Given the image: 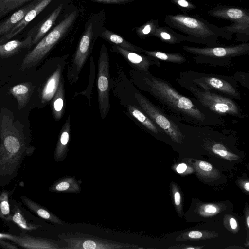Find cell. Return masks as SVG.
<instances>
[{"mask_svg":"<svg viewBox=\"0 0 249 249\" xmlns=\"http://www.w3.org/2000/svg\"><path fill=\"white\" fill-rule=\"evenodd\" d=\"M130 80L141 90L146 92L174 113L195 123H202L205 115L191 100L178 92L167 81L155 77L149 71L130 69Z\"/></svg>","mask_w":249,"mask_h":249,"instance_id":"1","label":"cell"},{"mask_svg":"<svg viewBox=\"0 0 249 249\" xmlns=\"http://www.w3.org/2000/svg\"><path fill=\"white\" fill-rule=\"evenodd\" d=\"M164 21L171 28L185 34L188 42L214 46L219 45V37L227 40L232 38V35L222 27L213 25L197 15H167Z\"/></svg>","mask_w":249,"mask_h":249,"instance_id":"2","label":"cell"},{"mask_svg":"<svg viewBox=\"0 0 249 249\" xmlns=\"http://www.w3.org/2000/svg\"><path fill=\"white\" fill-rule=\"evenodd\" d=\"M79 15V9L75 5L69 4L63 11L58 23L26 54L20 69L23 70L39 63L68 34Z\"/></svg>","mask_w":249,"mask_h":249,"instance_id":"3","label":"cell"},{"mask_svg":"<svg viewBox=\"0 0 249 249\" xmlns=\"http://www.w3.org/2000/svg\"><path fill=\"white\" fill-rule=\"evenodd\" d=\"M182 49L194 56L193 58L196 64L229 68L233 66L232 58L249 53V43L244 42L232 46L205 47L184 45Z\"/></svg>","mask_w":249,"mask_h":249,"instance_id":"4","label":"cell"},{"mask_svg":"<svg viewBox=\"0 0 249 249\" xmlns=\"http://www.w3.org/2000/svg\"><path fill=\"white\" fill-rule=\"evenodd\" d=\"M178 78L204 91L219 92L232 99L241 97L237 82L232 76L191 71L180 72Z\"/></svg>","mask_w":249,"mask_h":249,"instance_id":"5","label":"cell"},{"mask_svg":"<svg viewBox=\"0 0 249 249\" xmlns=\"http://www.w3.org/2000/svg\"><path fill=\"white\" fill-rule=\"evenodd\" d=\"M1 143L0 147V166L4 171L16 165L24 151V139L15 127L13 119L2 115L0 121Z\"/></svg>","mask_w":249,"mask_h":249,"instance_id":"6","label":"cell"},{"mask_svg":"<svg viewBox=\"0 0 249 249\" xmlns=\"http://www.w3.org/2000/svg\"><path fill=\"white\" fill-rule=\"evenodd\" d=\"M176 81L210 110L218 114L231 115L239 118L243 117L240 107L232 99L215 92L201 90L179 78H177Z\"/></svg>","mask_w":249,"mask_h":249,"instance_id":"7","label":"cell"},{"mask_svg":"<svg viewBox=\"0 0 249 249\" xmlns=\"http://www.w3.org/2000/svg\"><path fill=\"white\" fill-rule=\"evenodd\" d=\"M58 237L65 244L63 249H133L137 245L79 232L59 233Z\"/></svg>","mask_w":249,"mask_h":249,"instance_id":"8","label":"cell"},{"mask_svg":"<svg viewBox=\"0 0 249 249\" xmlns=\"http://www.w3.org/2000/svg\"><path fill=\"white\" fill-rule=\"evenodd\" d=\"M97 89L99 109L101 118L104 120L108 115L110 108L111 90L109 57L107 48L104 43L101 46L98 60Z\"/></svg>","mask_w":249,"mask_h":249,"instance_id":"9","label":"cell"},{"mask_svg":"<svg viewBox=\"0 0 249 249\" xmlns=\"http://www.w3.org/2000/svg\"><path fill=\"white\" fill-rule=\"evenodd\" d=\"M134 96L139 107L160 130L175 142H182L183 135L175 122L138 90Z\"/></svg>","mask_w":249,"mask_h":249,"instance_id":"10","label":"cell"},{"mask_svg":"<svg viewBox=\"0 0 249 249\" xmlns=\"http://www.w3.org/2000/svg\"><path fill=\"white\" fill-rule=\"evenodd\" d=\"M112 51L120 54L132 69L136 70L147 72L149 71L150 66L160 67V61L155 58L128 51L116 45H112Z\"/></svg>","mask_w":249,"mask_h":249,"instance_id":"11","label":"cell"},{"mask_svg":"<svg viewBox=\"0 0 249 249\" xmlns=\"http://www.w3.org/2000/svg\"><path fill=\"white\" fill-rule=\"evenodd\" d=\"M110 86L114 96L119 99L120 103L126 107L129 105L138 106L135 97L130 95L125 91V90L132 89L135 88L130 80L127 78L123 71L119 70L115 77L111 78Z\"/></svg>","mask_w":249,"mask_h":249,"instance_id":"12","label":"cell"},{"mask_svg":"<svg viewBox=\"0 0 249 249\" xmlns=\"http://www.w3.org/2000/svg\"><path fill=\"white\" fill-rule=\"evenodd\" d=\"M55 0H35L33 6L26 13L23 18L0 39V44H3L23 31L26 26L49 5Z\"/></svg>","mask_w":249,"mask_h":249,"instance_id":"13","label":"cell"},{"mask_svg":"<svg viewBox=\"0 0 249 249\" xmlns=\"http://www.w3.org/2000/svg\"><path fill=\"white\" fill-rule=\"evenodd\" d=\"M207 13L212 17L229 20L233 23L249 24V12L243 8L218 5L208 11Z\"/></svg>","mask_w":249,"mask_h":249,"instance_id":"14","label":"cell"},{"mask_svg":"<svg viewBox=\"0 0 249 249\" xmlns=\"http://www.w3.org/2000/svg\"><path fill=\"white\" fill-rule=\"evenodd\" d=\"M71 1V0H63L45 19L34 27L35 32L32 46L36 44L50 31Z\"/></svg>","mask_w":249,"mask_h":249,"instance_id":"15","label":"cell"},{"mask_svg":"<svg viewBox=\"0 0 249 249\" xmlns=\"http://www.w3.org/2000/svg\"><path fill=\"white\" fill-rule=\"evenodd\" d=\"M69 56L64 55V58L58 63L56 69L45 81L40 92L41 102L43 104L52 100L58 87L62 73L68 63Z\"/></svg>","mask_w":249,"mask_h":249,"instance_id":"16","label":"cell"},{"mask_svg":"<svg viewBox=\"0 0 249 249\" xmlns=\"http://www.w3.org/2000/svg\"><path fill=\"white\" fill-rule=\"evenodd\" d=\"M11 240L20 246L28 249H63L58 241L43 238H36L29 236L13 237Z\"/></svg>","mask_w":249,"mask_h":249,"instance_id":"17","label":"cell"},{"mask_svg":"<svg viewBox=\"0 0 249 249\" xmlns=\"http://www.w3.org/2000/svg\"><path fill=\"white\" fill-rule=\"evenodd\" d=\"M35 29L31 30L26 37L22 41L13 40L0 44V57L6 58L11 57L23 49H28L32 46V41Z\"/></svg>","mask_w":249,"mask_h":249,"instance_id":"18","label":"cell"},{"mask_svg":"<svg viewBox=\"0 0 249 249\" xmlns=\"http://www.w3.org/2000/svg\"><path fill=\"white\" fill-rule=\"evenodd\" d=\"M70 131L71 116L69 115L63 124L59 133L54 153V158L56 161H63L67 156Z\"/></svg>","mask_w":249,"mask_h":249,"instance_id":"19","label":"cell"},{"mask_svg":"<svg viewBox=\"0 0 249 249\" xmlns=\"http://www.w3.org/2000/svg\"><path fill=\"white\" fill-rule=\"evenodd\" d=\"M81 179L74 176L67 175L59 178L49 188L51 192L57 193H79L81 191Z\"/></svg>","mask_w":249,"mask_h":249,"instance_id":"20","label":"cell"},{"mask_svg":"<svg viewBox=\"0 0 249 249\" xmlns=\"http://www.w3.org/2000/svg\"><path fill=\"white\" fill-rule=\"evenodd\" d=\"M51 100V108L53 118L55 121H58L61 119L65 111V80L63 75L56 92Z\"/></svg>","mask_w":249,"mask_h":249,"instance_id":"21","label":"cell"},{"mask_svg":"<svg viewBox=\"0 0 249 249\" xmlns=\"http://www.w3.org/2000/svg\"><path fill=\"white\" fill-rule=\"evenodd\" d=\"M99 36L113 45L132 52L142 53V48L132 44L119 35L107 29L105 26L102 29Z\"/></svg>","mask_w":249,"mask_h":249,"instance_id":"22","label":"cell"},{"mask_svg":"<svg viewBox=\"0 0 249 249\" xmlns=\"http://www.w3.org/2000/svg\"><path fill=\"white\" fill-rule=\"evenodd\" d=\"M152 36L157 37L162 42L170 45L187 41V37L185 35L178 33L170 27L166 26H159Z\"/></svg>","mask_w":249,"mask_h":249,"instance_id":"23","label":"cell"},{"mask_svg":"<svg viewBox=\"0 0 249 249\" xmlns=\"http://www.w3.org/2000/svg\"><path fill=\"white\" fill-rule=\"evenodd\" d=\"M127 110L130 115L139 122L147 130L153 133L158 134L160 129L152 120L136 105H128Z\"/></svg>","mask_w":249,"mask_h":249,"instance_id":"24","label":"cell"},{"mask_svg":"<svg viewBox=\"0 0 249 249\" xmlns=\"http://www.w3.org/2000/svg\"><path fill=\"white\" fill-rule=\"evenodd\" d=\"M33 87L31 83L16 85L10 89V92L17 99L19 110L24 108L28 102L33 92Z\"/></svg>","mask_w":249,"mask_h":249,"instance_id":"25","label":"cell"},{"mask_svg":"<svg viewBox=\"0 0 249 249\" xmlns=\"http://www.w3.org/2000/svg\"><path fill=\"white\" fill-rule=\"evenodd\" d=\"M21 200L27 207L42 218L57 224H64V221L36 202L25 196H22Z\"/></svg>","mask_w":249,"mask_h":249,"instance_id":"26","label":"cell"},{"mask_svg":"<svg viewBox=\"0 0 249 249\" xmlns=\"http://www.w3.org/2000/svg\"><path fill=\"white\" fill-rule=\"evenodd\" d=\"M35 3V0L14 12L7 19L1 22L0 23V36L8 33L19 22L26 13L33 6Z\"/></svg>","mask_w":249,"mask_h":249,"instance_id":"27","label":"cell"},{"mask_svg":"<svg viewBox=\"0 0 249 249\" xmlns=\"http://www.w3.org/2000/svg\"><path fill=\"white\" fill-rule=\"evenodd\" d=\"M142 53L160 61L181 64L186 61L185 56L179 53H168L158 51H149L142 49Z\"/></svg>","mask_w":249,"mask_h":249,"instance_id":"28","label":"cell"},{"mask_svg":"<svg viewBox=\"0 0 249 249\" xmlns=\"http://www.w3.org/2000/svg\"><path fill=\"white\" fill-rule=\"evenodd\" d=\"M159 26L158 19H150L142 25L136 29V33L140 38L152 36L153 34Z\"/></svg>","mask_w":249,"mask_h":249,"instance_id":"29","label":"cell"},{"mask_svg":"<svg viewBox=\"0 0 249 249\" xmlns=\"http://www.w3.org/2000/svg\"><path fill=\"white\" fill-rule=\"evenodd\" d=\"M33 0H0V18Z\"/></svg>","mask_w":249,"mask_h":249,"instance_id":"30","label":"cell"},{"mask_svg":"<svg viewBox=\"0 0 249 249\" xmlns=\"http://www.w3.org/2000/svg\"><path fill=\"white\" fill-rule=\"evenodd\" d=\"M95 65L93 56H90V72L88 81V85L86 89L80 92H76L75 96L78 94L85 96L88 100L89 104L91 106V99L92 90L93 86L94 81L95 78Z\"/></svg>","mask_w":249,"mask_h":249,"instance_id":"31","label":"cell"},{"mask_svg":"<svg viewBox=\"0 0 249 249\" xmlns=\"http://www.w3.org/2000/svg\"><path fill=\"white\" fill-rule=\"evenodd\" d=\"M11 220L19 227L27 231H31L41 227L40 225H37L30 224L25 220L20 210L17 207L14 209V214L11 216Z\"/></svg>","mask_w":249,"mask_h":249,"instance_id":"32","label":"cell"},{"mask_svg":"<svg viewBox=\"0 0 249 249\" xmlns=\"http://www.w3.org/2000/svg\"><path fill=\"white\" fill-rule=\"evenodd\" d=\"M10 205L8 201V194L3 191L0 196V216L5 219L10 221Z\"/></svg>","mask_w":249,"mask_h":249,"instance_id":"33","label":"cell"},{"mask_svg":"<svg viewBox=\"0 0 249 249\" xmlns=\"http://www.w3.org/2000/svg\"><path fill=\"white\" fill-rule=\"evenodd\" d=\"M222 29L231 35L233 33H238L247 36L249 35V24L232 23L230 25L222 27Z\"/></svg>","mask_w":249,"mask_h":249,"instance_id":"34","label":"cell"},{"mask_svg":"<svg viewBox=\"0 0 249 249\" xmlns=\"http://www.w3.org/2000/svg\"><path fill=\"white\" fill-rule=\"evenodd\" d=\"M212 150L214 153L227 159L234 160L238 158L236 155L229 152L225 147L219 143L214 144L212 147Z\"/></svg>","mask_w":249,"mask_h":249,"instance_id":"35","label":"cell"},{"mask_svg":"<svg viewBox=\"0 0 249 249\" xmlns=\"http://www.w3.org/2000/svg\"><path fill=\"white\" fill-rule=\"evenodd\" d=\"M178 8L184 10H192L196 7L188 0H170Z\"/></svg>","mask_w":249,"mask_h":249,"instance_id":"36","label":"cell"},{"mask_svg":"<svg viewBox=\"0 0 249 249\" xmlns=\"http://www.w3.org/2000/svg\"><path fill=\"white\" fill-rule=\"evenodd\" d=\"M233 78L237 82H239L244 87L249 89V81L246 80V77L249 76V73L244 72H237L233 76Z\"/></svg>","mask_w":249,"mask_h":249,"instance_id":"37","label":"cell"},{"mask_svg":"<svg viewBox=\"0 0 249 249\" xmlns=\"http://www.w3.org/2000/svg\"><path fill=\"white\" fill-rule=\"evenodd\" d=\"M94 2L106 4L122 5L131 3L134 0H89Z\"/></svg>","mask_w":249,"mask_h":249,"instance_id":"38","label":"cell"},{"mask_svg":"<svg viewBox=\"0 0 249 249\" xmlns=\"http://www.w3.org/2000/svg\"><path fill=\"white\" fill-rule=\"evenodd\" d=\"M199 166L201 169L206 171H210L212 169V165L206 161L199 162Z\"/></svg>","mask_w":249,"mask_h":249,"instance_id":"39","label":"cell"},{"mask_svg":"<svg viewBox=\"0 0 249 249\" xmlns=\"http://www.w3.org/2000/svg\"><path fill=\"white\" fill-rule=\"evenodd\" d=\"M188 236L191 238L198 239L202 236V234L201 232L198 231H192L188 234Z\"/></svg>","mask_w":249,"mask_h":249,"instance_id":"40","label":"cell"},{"mask_svg":"<svg viewBox=\"0 0 249 249\" xmlns=\"http://www.w3.org/2000/svg\"><path fill=\"white\" fill-rule=\"evenodd\" d=\"M0 245L5 248L8 249H18V248L8 242H5L0 239Z\"/></svg>","mask_w":249,"mask_h":249,"instance_id":"41","label":"cell"},{"mask_svg":"<svg viewBox=\"0 0 249 249\" xmlns=\"http://www.w3.org/2000/svg\"><path fill=\"white\" fill-rule=\"evenodd\" d=\"M204 210L208 213H214L217 211V208L213 206L208 205L205 206Z\"/></svg>","mask_w":249,"mask_h":249,"instance_id":"42","label":"cell"},{"mask_svg":"<svg viewBox=\"0 0 249 249\" xmlns=\"http://www.w3.org/2000/svg\"><path fill=\"white\" fill-rule=\"evenodd\" d=\"M187 166L185 163H181L179 164L176 168L177 171L179 173H182L185 171Z\"/></svg>","mask_w":249,"mask_h":249,"instance_id":"43","label":"cell"},{"mask_svg":"<svg viewBox=\"0 0 249 249\" xmlns=\"http://www.w3.org/2000/svg\"><path fill=\"white\" fill-rule=\"evenodd\" d=\"M180 195L178 192H176L174 194V200L175 204L178 206L180 203Z\"/></svg>","mask_w":249,"mask_h":249,"instance_id":"44","label":"cell"},{"mask_svg":"<svg viewBox=\"0 0 249 249\" xmlns=\"http://www.w3.org/2000/svg\"><path fill=\"white\" fill-rule=\"evenodd\" d=\"M230 224L231 227L233 229H235L237 228V225L236 220L233 218H231L230 220Z\"/></svg>","mask_w":249,"mask_h":249,"instance_id":"45","label":"cell"},{"mask_svg":"<svg viewBox=\"0 0 249 249\" xmlns=\"http://www.w3.org/2000/svg\"><path fill=\"white\" fill-rule=\"evenodd\" d=\"M12 237L13 235L9 234L0 233V239L5 238L11 240Z\"/></svg>","mask_w":249,"mask_h":249,"instance_id":"46","label":"cell"},{"mask_svg":"<svg viewBox=\"0 0 249 249\" xmlns=\"http://www.w3.org/2000/svg\"><path fill=\"white\" fill-rule=\"evenodd\" d=\"M244 188L247 191H249V182H247L244 185Z\"/></svg>","mask_w":249,"mask_h":249,"instance_id":"47","label":"cell"},{"mask_svg":"<svg viewBox=\"0 0 249 249\" xmlns=\"http://www.w3.org/2000/svg\"><path fill=\"white\" fill-rule=\"evenodd\" d=\"M247 226L249 228V216H248L247 218Z\"/></svg>","mask_w":249,"mask_h":249,"instance_id":"48","label":"cell"},{"mask_svg":"<svg viewBox=\"0 0 249 249\" xmlns=\"http://www.w3.org/2000/svg\"><path fill=\"white\" fill-rule=\"evenodd\" d=\"M187 249H194V248L189 247V248H187Z\"/></svg>","mask_w":249,"mask_h":249,"instance_id":"49","label":"cell"}]
</instances>
